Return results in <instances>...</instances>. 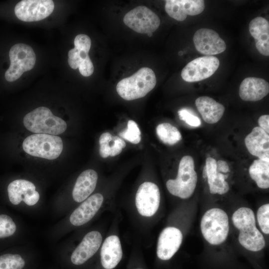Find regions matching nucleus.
Segmentation results:
<instances>
[{
	"instance_id": "f257e3e1",
	"label": "nucleus",
	"mask_w": 269,
	"mask_h": 269,
	"mask_svg": "<svg viewBox=\"0 0 269 269\" xmlns=\"http://www.w3.org/2000/svg\"><path fill=\"white\" fill-rule=\"evenodd\" d=\"M231 220L238 232V242L245 250L255 254L264 249L266 240L257 226L255 214L251 208H238L233 212Z\"/></svg>"
},
{
	"instance_id": "f03ea898",
	"label": "nucleus",
	"mask_w": 269,
	"mask_h": 269,
	"mask_svg": "<svg viewBox=\"0 0 269 269\" xmlns=\"http://www.w3.org/2000/svg\"><path fill=\"white\" fill-rule=\"evenodd\" d=\"M200 229L203 238L208 244L215 246L221 245L227 240L229 236V216L220 208H211L202 215Z\"/></svg>"
},
{
	"instance_id": "7ed1b4c3",
	"label": "nucleus",
	"mask_w": 269,
	"mask_h": 269,
	"mask_svg": "<svg viewBox=\"0 0 269 269\" xmlns=\"http://www.w3.org/2000/svg\"><path fill=\"white\" fill-rule=\"evenodd\" d=\"M156 83V78L153 70L142 67L131 76L120 81L116 90L123 99L131 101L144 97L154 88Z\"/></svg>"
},
{
	"instance_id": "20e7f679",
	"label": "nucleus",
	"mask_w": 269,
	"mask_h": 269,
	"mask_svg": "<svg viewBox=\"0 0 269 269\" xmlns=\"http://www.w3.org/2000/svg\"><path fill=\"white\" fill-rule=\"evenodd\" d=\"M23 122L27 130L35 134L56 135L63 133L67 129L66 122L53 115L45 107H39L27 114Z\"/></svg>"
},
{
	"instance_id": "39448f33",
	"label": "nucleus",
	"mask_w": 269,
	"mask_h": 269,
	"mask_svg": "<svg viewBox=\"0 0 269 269\" xmlns=\"http://www.w3.org/2000/svg\"><path fill=\"white\" fill-rule=\"evenodd\" d=\"M193 157L185 155L181 159L175 179H170L166 183V188L172 195L181 199L190 198L194 192L197 174L195 170Z\"/></svg>"
},
{
	"instance_id": "423d86ee",
	"label": "nucleus",
	"mask_w": 269,
	"mask_h": 269,
	"mask_svg": "<svg viewBox=\"0 0 269 269\" xmlns=\"http://www.w3.org/2000/svg\"><path fill=\"white\" fill-rule=\"evenodd\" d=\"M63 147L60 137L52 134H35L25 138L22 148L27 154L40 158L52 160L58 158Z\"/></svg>"
},
{
	"instance_id": "0eeeda50",
	"label": "nucleus",
	"mask_w": 269,
	"mask_h": 269,
	"mask_svg": "<svg viewBox=\"0 0 269 269\" xmlns=\"http://www.w3.org/2000/svg\"><path fill=\"white\" fill-rule=\"evenodd\" d=\"M10 64L5 73V78L8 82L18 79L22 74L34 66L36 56L32 48L23 43H17L9 50Z\"/></svg>"
},
{
	"instance_id": "6e6552de",
	"label": "nucleus",
	"mask_w": 269,
	"mask_h": 269,
	"mask_svg": "<svg viewBox=\"0 0 269 269\" xmlns=\"http://www.w3.org/2000/svg\"><path fill=\"white\" fill-rule=\"evenodd\" d=\"M74 48L68 52V62L70 67L79 69L80 74L85 77L91 76L94 70L88 53L91 46L90 38L84 34L77 35L74 39Z\"/></svg>"
},
{
	"instance_id": "1a4fd4ad",
	"label": "nucleus",
	"mask_w": 269,
	"mask_h": 269,
	"mask_svg": "<svg viewBox=\"0 0 269 269\" xmlns=\"http://www.w3.org/2000/svg\"><path fill=\"white\" fill-rule=\"evenodd\" d=\"M125 24L134 31L147 34L155 31L160 25L159 17L145 6H138L124 17Z\"/></svg>"
},
{
	"instance_id": "9d476101",
	"label": "nucleus",
	"mask_w": 269,
	"mask_h": 269,
	"mask_svg": "<svg viewBox=\"0 0 269 269\" xmlns=\"http://www.w3.org/2000/svg\"><path fill=\"white\" fill-rule=\"evenodd\" d=\"M219 65V60L215 56L198 57L189 62L183 68L181 77L187 82L200 81L213 75Z\"/></svg>"
},
{
	"instance_id": "9b49d317",
	"label": "nucleus",
	"mask_w": 269,
	"mask_h": 269,
	"mask_svg": "<svg viewBox=\"0 0 269 269\" xmlns=\"http://www.w3.org/2000/svg\"><path fill=\"white\" fill-rule=\"evenodd\" d=\"M54 8L51 0H23L14 7V13L20 20L33 22L42 20L48 16Z\"/></svg>"
},
{
	"instance_id": "f8f14e48",
	"label": "nucleus",
	"mask_w": 269,
	"mask_h": 269,
	"mask_svg": "<svg viewBox=\"0 0 269 269\" xmlns=\"http://www.w3.org/2000/svg\"><path fill=\"white\" fill-rule=\"evenodd\" d=\"M135 205L142 216L151 217L157 212L160 204V194L154 183L145 182L138 187L135 195Z\"/></svg>"
},
{
	"instance_id": "ddd939ff",
	"label": "nucleus",
	"mask_w": 269,
	"mask_h": 269,
	"mask_svg": "<svg viewBox=\"0 0 269 269\" xmlns=\"http://www.w3.org/2000/svg\"><path fill=\"white\" fill-rule=\"evenodd\" d=\"M193 42L196 49L206 56H212L223 52L226 44L215 30L209 28H200L194 34Z\"/></svg>"
},
{
	"instance_id": "4468645a",
	"label": "nucleus",
	"mask_w": 269,
	"mask_h": 269,
	"mask_svg": "<svg viewBox=\"0 0 269 269\" xmlns=\"http://www.w3.org/2000/svg\"><path fill=\"white\" fill-rule=\"evenodd\" d=\"M183 238L182 233L177 228H165L158 239L156 249L157 258L163 261L170 260L179 249Z\"/></svg>"
},
{
	"instance_id": "2eb2a0df",
	"label": "nucleus",
	"mask_w": 269,
	"mask_h": 269,
	"mask_svg": "<svg viewBox=\"0 0 269 269\" xmlns=\"http://www.w3.org/2000/svg\"><path fill=\"white\" fill-rule=\"evenodd\" d=\"M34 184L24 179H16L10 182L7 187L8 200L13 205H18L22 201L28 206L36 204L39 194L36 191Z\"/></svg>"
},
{
	"instance_id": "dca6fc26",
	"label": "nucleus",
	"mask_w": 269,
	"mask_h": 269,
	"mask_svg": "<svg viewBox=\"0 0 269 269\" xmlns=\"http://www.w3.org/2000/svg\"><path fill=\"white\" fill-rule=\"evenodd\" d=\"M204 8V1L202 0H167L165 4L168 15L180 21L184 20L187 15L201 13Z\"/></svg>"
},
{
	"instance_id": "f3484780",
	"label": "nucleus",
	"mask_w": 269,
	"mask_h": 269,
	"mask_svg": "<svg viewBox=\"0 0 269 269\" xmlns=\"http://www.w3.org/2000/svg\"><path fill=\"white\" fill-rule=\"evenodd\" d=\"M102 242V237L99 232L88 233L73 252L71 256L72 263L77 266L85 263L97 252Z\"/></svg>"
},
{
	"instance_id": "a211bd4d",
	"label": "nucleus",
	"mask_w": 269,
	"mask_h": 269,
	"mask_svg": "<svg viewBox=\"0 0 269 269\" xmlns=\"http://www.w3.org/2000/svg\"><path fill=\"white\" fill-rule=\"evenodd\" d=\"M104 200L103 195L95 193L85 199L71 214L70 222L79 226L89 222L97 213Z\"/></svg>"
},
{
	"instance_id": "6ab92c4d",
	"label": "nucleus",
	"mask_w": 269,
	"mask_h": 269,
	"mask_svg": "<svg viewBox=\"0 0 269 269\" xmlns=\"http://www.w3.org/2000/svg\"><path fill=\"white\" fill-rule=\"evenodd\" d=\"M245 143L249 152L259 159L269 161V135L259 127L248 134Z\"/></svg>"
},
{
	"instance_id": "aec40b11",
	"label": "nucleus",
	"mask_w": 269,
	"mask_h": 269,
	"mask_svg": "<svg viewBox=\"0 0 269 269\" xmlns=\"http://www.w3.org/2000/svg\"><path fill=\"white\" fill-rule=\"evenodd\" d=\"M269 93V83L261 78H246L239 87V96L245 101L255 102L261 100Z\"/></svg>"
},
{
	"instance_id": "412c9836",
	"label": "nucleus",
	"mask_w": 269,
	"mask_h": 269,
	"mask_svg": "<svg viewBox=\"0 0 269 269\" xmlns=\"http://www.w3.org/2000/svg\"><path fill=\"white\" fill-rule=\"evenodd\" d=\"M101 263L104 269H113L122 260L123 251L119 238L116 235L108 237L101 250Z\"/></svg>"
},
{
	"instance_id": "4be33fe9",
	"label": "nucleus",
	"mask_w": 269,
	"mask_h": 269,
	"mask_svg": "<svg viewBox=\"0 0 269 269\" xmlns=\"http://www.w3.org/2000/svg\"><path fill=\"white\" fill-rule=\"evenodd\" d=\"M249 31L255 41L256 47L263 55H269V23L264 17H257L249 24Z\"/></svg>"
},
{
	"instance_id": "5701e85b",
	"label": "nucleus",
	"mask_w": 269,
	"mask_h": 269,
	"mask_svg": "<svg viewBox=\"0 0 269 269\" xmlns=\"http://www.w3.org/2000/svg\"><path fill=\"white\" fill-rule=\"evenodd\" d=\"M98 180V174L94 170L83 171L77 178L74 185L72 197L77 202L86 199L95 190Z\"/></svg>"
},
{
	"instance_id": "b1692460",
	"label": "nucleus",
	"mask_w": 269,
	"mask_h": 269,
	"mask_svg": "<svg viewBox=\"0 0 269 269\" xmlns=\"http://www.w3.org/2000/svg\"><path fill=\"white\" fill-rule=\"evenodd\" d=\"M195 105L203 119L208 124H215L219 121L225 111L223 105L208 96L197 98Z\"/></svg>"
},
{
	"instance_id": "393cba45",
	"label": "nucleus",
	"mask_w": 269,
	"mask_h": 269,
	"mask_svg": "<svg viewBox=\"0 0 269 269\" xmlns=\"http://www.w3.org/2000/svg\"><path fill=\"white\" fill-rule=\"evenodd\" d=\"M249 173L251 178L260 189L269 188V161L261 159L255 160L250 166Z\"/></svg>"
},
{
	"instance_id": "a878e982",
	"label": "nucleus",
	"mask_w": 269,
	"mask_h": 269,
	"mask_svg": "<svg viewBox=\"0 0 269 269\" xmlns=\"http://www.w3.org/2000/svg\"><path fill=\"white\" fill-rule=\"evenodd\" d=\"M156 133L159 138L165 144L174 145L182 139V136L175 127L168 123L158 125Z\"/></svg>"
},
{
	"instance_id": "bb28decb",
	"label": "nucleus",
	"mask_w": 269,
	"mask_h": 269,
	"mask_svg": "<svg viewBox=\"0 0 269 269\" xmlns=\"http://www.w3.org/2000/svg\"><path fill=\"white\" fill-rule=\"evenodd\" d=\"M25 262L18 254L5 253L0 255V269H22Z\"/></svg>"
},
{
	"instance_id": "cd10ccee",
	"label": "nucleus",
	"mask_w": 269,
	"mask_h": 269,
	"mask_svg": "<svg viewBox=\"0 0 269 269\" xmlns=\"http://www.w3.org/2000/svg\"><path fill=\"white\" fill-rule=\"evenodd\" d=\"M257 226L261 233L265 235L269 234V204L260 206L255 215Z\"/></svg>"
},
{
	"instance_id": "c85d7f7f",
	"label": "nucleus",
	"mask_w": 269,
	"mask_h": 269,
	"mask_svg": "<svg viewBox=\"0 0 269 269\" xmlns=\"http://www.w3.org/2000/svg\"><path fill=\"white\" fill-rule=\"evenodd\" d=\"M140 134L141 132L137 125L133 120H129L127 129L120 133L121 137L133 144H137L140 141Z\"/></svg>"
},
{
	"instance_id": "c756f323",
	"label": "nucleus",
	"mask_w": 269,
	"mask_h": 269,
	"mask_svg": "<svg viewBox=\"0 0 269 269\" xmlns=\"http://www.w3.org/2000/svg\"><path fill=\"white\" fill-rule=\"evenodd\" d=\"M178 114L180 119L184 121L189 126L193 127H198L200 126L201 123L200 119L187 109H181L178 111Z\"/></svg>"
},
{
	"instance_id": "7c9ffc66",
	"label": "nucleus",
	"mask_w": 269,
	"mask_h": 269,
	"mask_svg": "<svg viewBox=\"0 0 269 269\" xmlns=\"http://www.w3.org/2000/svg\"><path fill=\"white\" fill-rule=\"evenodd\" d=\"M205 168L206 171V178L208 185H210L215 179L217 171V161L212 157H207L206 159Z\"/></svg>"
},
{
	"instance_id": "2f4dec72",
	"label": "nucleus",
	"mask_w": 269,
	"mask_h": 269,
	"mask_svg": "<svg viewBox=\"0 0 269 269\" xmlns=\"http://www.w3.org/2000/svg\"><path fill=\"white\" fill-rule=\"evenodd\" d=\"M113 143L111 146V156H115L119 154L122 151V149L126 146L124 140L119 136H113L112 140Z\"/></svg>"
},
{
	"instance_id": "473e14b6",
	"label": "nucleus",
	"mask_w": 269,
	"mask_h": 269,
	"mask_svg": "<svg viewBox=\"0 0 269 269\" xmlns=\"http://www.w3.org/2000/svg\"><path fill=\"white\" fill-rule=\"evenodd\" d=\"M259 127L263 129L268 134H269V115H264L261 116L259 120Z\"/></svg>"
},
{
	"instance_id": "72a5a7b5",
	"label": "nucleus",
	"mask_w": 269,
	"mask_h": 269,
	"mask_svg": "<svg viewBox=\"0 0 269 269\" xmlns=\"http://www.w3.org/2000/svg\"><path fill=\"white\" fill-rule=\"evenodd\" d=\"M217 171L223 173L228 174L230 172L228 163L225 161L222 160H219L217 161Z\"/></svg>"
},
{
	"instance_id": "f704fd0d",
	"label": "nucleus",
	"mask_w": 269,
	"mask_h": 269,
	"mask_svg": "<svg viewBox=\"0 0 269 269\" xmlns=\"http://www.w3.org/2000/svg\"><path fill=\"white\" fill-rule=\"evenodd\" d=\"M99 152L100 156L103 158H106L110 156L111 152V146L109 143H104L100 145Z\"/></svg>"
},
{
	"instance_id": "c9c22d12",
	"label": "nucleus",
	"mask_w": 269,
	"mask_h": 269,
	"mask_svg": "<svg viewBox=\"0 0 269 269\" xmlns=\"http://www.w3.org/2000/svg\"><path fill=\"white\" fill-rule=\"evenodd\" d=\"M113 136L108 132L102 134L100 136L99 142L100 145L104 143H110L112 140Z\"/></svg>"
},
{
	"instance_id": "e433bc0d",
	"label": "nucleus",
	"mask_w": 269,
	"mask_h": 269,
	"mask_svg": "<svg viewBox=\"0 0 269 269\" xmlns=\"http://www.w3.org/2000/svg\"><path fill=\"white\" fill-rule=\"evenodd\" d=\"M147 34L148 36L151 37L152 35V33H148Z\"/></svg>"
},
{
	"instance_id": "4c0bfd02",
	"label": "nucleus",
	"mask_w": 269,
	"mask_h": 269,
	"mask_svg": "<svg viewBox=\"0 0 269 269\" xmlns=\"http://www.w3.org/2000/svg\"><path fill=\"white\" fill-rule=\"evenodd\" d=\"M182 54H183V52H182V51H180V52H179V55H182Z\"/></svg>"
},
{
	"instance_id": "58836bf2",
	"label": "nucleus",
	"mask_w": 269,
	"mask_h": 269,
	"mask_svg": "<svg viewBox=\"0 0 269 269\" xmlns=\"http://www.w3.org/2000/svg\"><path fill=\"white\" fill-rule=\"evenodd\" d=\"M135 269H142V268H136Z\"/></svg>"
}]
</instances>
